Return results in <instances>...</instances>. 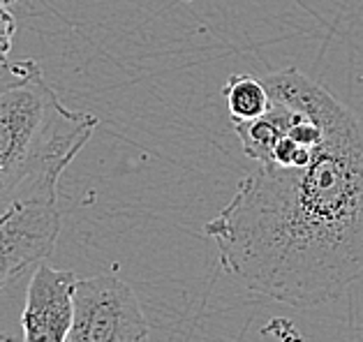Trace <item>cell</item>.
I'll return each mask as SVG.
<instances>
[{
    "instance_id": "9c48e42d",
    "label": "cell",
    "mask_w": 363,
    "mask_h": 342,
    "mask_svg": "<svg viewBox=\"0 0 363 342\" xmlns=\"http://www.w3.org/2000/svg\"><path fill=\"white\" fill-rule=\"evenodd\" d=\"M0 342H23L19 338H12V336H7V333H0Z\"/></svg>"
},
{
    "instance_id": "8992f818",
    "label": "cell",
    "mask_w": 363,
    "mask_h": 342,
    "mask_svg": "<svg viewBox=\"0 0 363 342\" xmlns=\"http://www.w3.org/2000/svg\"><path fill=\"white\" fill-rule=\"evenodd\" d=\"M223 98L232 120H250L269 109L267 86L252 74H234L223 86Z\"/></svg>"
},
{
    "instance_id": "5b68a950",
    "label": "cell",
    "mask_w": 363,
    "mask_h": 342,
    "mask_svg": "<svg viewBox=\"0 0 363 342\" xmlns=\"http://www.w3.org/2000/svg\"><path fill=\"white\" fill-rule=\"evenodd\" d=\"M74 285L77 275L72 270L54 268L47 261L35 266L21 312L23 342L67 340L74 310Z\"/></svg>"
},
{
    "instance_id": "3957f363",
    "label": "cell",
    "mask_w": 363,
    "mask_h": 342,
    "mask_svg": "<svg viewBox=\"0 0 363 342\" xmlns=\"http://www.w3.org/2000/svg\"><path fill=\"white\" fill-rule=\"evenodd\" d=\"M150 326L137 294L121 278H77L65 342H148Z\"/></svg>"
},
{
    "instance_id": "277c9868",
    "label": "cell",
    "mask_w": 363,
    "mask_h": 342,
    "mask_svg": "<svg viewBox=\"0 0 363 342\" xmlns=\"http://www.w3.org/2000/svg\"><path fill=\"white\" fill-rule=\"evenodd\" d=\"M60 236L58 204H21L0 217V292L42 264Z\"/></svg>"
},
{
    "instance_id": "7a4b0ae2",
    "label": "cell",
    "mask_w": 363,
    "mask_h": 342,
    "mask_svg": "<svg viewBox=\"0 0 363 342\" xmlns=\"http://www.w3.org/2000/svg\"><path fill=\"white\" fill-rule=\"evenodd\" d=\"M100 118L72 111L33 58L0 86V217L21 204H58V183Z\"/></svg>"
},
{
    "instance_id": "6da1fadb",
    "label": "cell",
    "mask_w": 363,
    "mask_h": 342,
    "mask_svg": "<svg viewBox=\"0 0 363 342\" xmlns=\"http://www.w3.org/2000/svg\"><path fill=\"white\" fill-rule=\"evenodd\" d=\"M271 76L320 118L322 142L303 166L257 164L203 236L247 294L306 310L363 278V127L296 67Z\"/></svg>"
},
{
    "instance_id": "ba28073f",
    "label": "cell",
    "mask_w": 363,
    "mask_h": 342,
    "mask_svg": "<svg viewBox=\"0 0 363 342\" xmlns=\"http://www.w3.org/2000/svg\"><path fill=\"white\" fill-rule=\"evenodd\" d=\"M10 76H12V63H7V65L0 67V86H3Z\"/></svg>"
},
{
    "instance_id": "52a82bcc",
    "label": "cell",
    "mask_w": 363,
    "mask_h": 342,
    "mask_svg": "<svg viewBox=\"0 0 363 342\" xmlns=\"http://www.w3.org/2000/svg\"><path fill=\"white\" fill-rule=\"evenodd\" d=\"M14 35H16V16L10 12V7H0V67L10 63Z\"/></svg>"
},
{
    "instance_id": "30bf717a",
    "label": "cell",
    "mask_w": 363,
    "mask_h": 342,
    "mask_svg": "<svg viewBox=\"0 0 363 342\" xmlns=\"http://www.w3.org/2000/svg\"><path fill=\"white\" fill-rule=\"evenodd\" d=\"M16 3H19V0H0V7H12Z\"/></svg>"
}]
</instances>
